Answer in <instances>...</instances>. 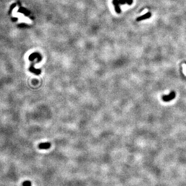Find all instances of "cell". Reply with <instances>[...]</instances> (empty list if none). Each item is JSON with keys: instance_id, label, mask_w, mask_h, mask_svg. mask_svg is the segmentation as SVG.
Here are the masks:
<instances>
[{"instance_id": "1", "label": "cell", "mask_w": 186, "mask_h": 186, "mask_svg": "<svg viewBox=\"0 0 186 186\" xmlns=\"http://www.w3.org/2000/svg\"><path fill=\"white\" fill-rule=\"evenodd\" d=\"M176 96L175 93L174 92H172L171 93L168 95H164L162 97V99L165 102H168L171 100H172L174 98H175Z\"/></svg>"}, {"instance_id": "2", "label": "cell", "mask_w": 186, "mask_h": 186, "mask_svg": "<svg viewBox=\"0 0 186 186\" xmlns=\"http://www.w3.org/2000/svg\"><path fill=\"white\" fill-rule=\"evenodd\" d=\"M32 64L31 65V66H30L29 68V70L30 72L31 73L35 74L36 75H39L41 73V70L40 69H36V68L34 67V62L32 61Z\"/></svg>"}, {"instance_id": "3", "label": "cell", "mask_w": 186, "mask_h": 186, "mask_svg": "<svg viewBox=\"0 0 186 186\" xmlns=\"http://www.w3.org/2000/svg\"><path fill=\"white\" fill-rule=\"evenodd\" d=\"M151 16V14L150 12H148L146 14L142 15V16L138 17L136 18V21H141L143 20H145V19H147L150 18Z\"/></svg>"}, {"instance_id": "4", "label": "cell", "mask_w": 186, "mask_h": 186, "mask_svg": "<svg viewBox=\"0 0 186 186\" xmlns=\"http://www.w3.org/2000/svg\"><path fill=\"white\" fill-rule=\"evenodd\" d=\"M51 147V143L49 142L42 143L39 144L38 147L40 149H48Z\"/></svg>"}, {"instance_id": "5", "label": "cell", "mask_w": 186, "mask_h": 186, "mask_svg": "<svg viewBox=\"0 0 186 186\" xmlns=\"http://www.w3.org/2000/svg\"><path fill=\"white\" fill-rule=\"evenodd\" d=\"M113 3L114 4V6H115V10L116 11V12L118 14L120 13V9L119 6V0H113Z\"/></svg>"}, {"instance_id": "6", "label": "cell", "mask_w": 186, "mask_h": 186, "mask_svg": "<svg viewBox=\"0 0 186 186\" xmlns=\"http://www.w3.org/2000/svg\"><path fill=\"white\" fill-rule=\"evenodd\" d=\"M23 186H32L31 182L29 180L24 181L22 184Z\"/></svg>"}, {"instance_id": "7", "label": "cell", "mask_w": 186, "mask_h": 186, "mask_svg": "<svg viewBox=\"0 0 186 186\" xmlns=\"http://www.w3.org/2000/svg\"><path fill=\"white\" fill-rule=\"evenodd\" d=\"M19 11H20L22 13H24L26 15H29V12L27 10H26L25 9L23 8H20V9L19 10Z\"/></svg>"}, {"instance_id": "8", "label": "cell", "mask_w": 186, "mask_h": 186, "mask_svg": "<svg viewBox=\"0 0 186 186\" xmlns=\"http://www.w3.org/2000/svg\"><path fill=\"white\" fill-rule=\"evenodd\" d=\"M126 2L128 5H131L133 2V0H126Z\"/></svg>"}]
</instances>
